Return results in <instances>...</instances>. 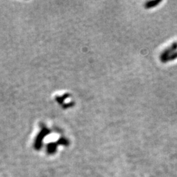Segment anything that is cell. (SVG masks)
I'll return each instance as SVG.
<instances>
[{
    "mask_svg": "<svg viewBox=\"0 0 177 177\" xmlns=\"http://www.w3.org/2000/svg\"><path fill=\"white\" fill-rule=\"evenodd\" d=\"M177 50V42H174L173 44L170 45L169 47L166 48L165 50L163 51L160 55V60L163 61L164 59L169 57L170 55H171L173 52H175Z\"/></svg>",
    "mask_w": 177,
    "mask_h": 177,
    "instance_id": "6da1fadb",
    "label": "cell"
},
{
    "mask_svg": "<svg viewBox=\"0 0 177 177\" xmlns=\"http://www.w3.org/2000/svg\"><path fill=\"white\" fill-rule=\"evenodd\" d=\"M162 3L161 0H153V1H149L146 2L145 5H144V7L146 9H152L153 7H156L158 5L159 3Z\"/></svg>",
    "mask_w": 177,
    "mask_h": 177,
    "instance_id": "7a4b0ae2",
    "label": "cell"
},
{
    "mask_svg": "<svg viewBox=\"0 0 177 177\" xmlns=\"http://www.w3.org/2000/svg\"><path fill=\"white\" fill-rule=\"evenodd\" d=\"M176 59H177V51H175V52H173V53H172L171 55H170L169 57H167L162 62H163V63H166L167 62L175 60Z\"/></svg>",
    "mask_w": 177,
    "mask_h": 177,
    "instance_id": "3957f363",
    "label": "cell"
}]
</instances>
